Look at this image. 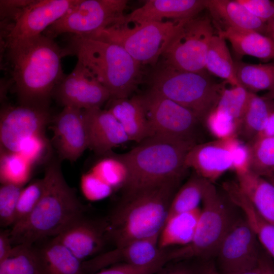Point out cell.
I'll return each mask as SVG.
<instances>
[{
	"label": "cell",
	"instance_id": "1",
	"mask_svg": "<svg viewBox=\"0 0 274 274\" xmlns=\"http://www.w3.org/2000/svg\"><path fill=\"white\" fill-rule=\"evenodd\" d=\"M63 56V49L43 34L8 50L19 105L49 108L54 90L65 75Z\"/></svg>",
	"mask_w": 274,
	"mask_h": 274
},
{
	"label": "cell",
	"instance_id": "2",
	"mask_svg": "<svg viewBox=\"0 0 274 274\" xmlns=\"http://www.w3.org/2000/svg\"><path fill=\"white\" fill-rule=\"evenodd\" d=\"M44 190L29 216L11 227L13 245H33L43 239L54 237L71 223L84 215L85 207L76 190L66 182L60 161L53 160L47 166Z\"/></svg>",
	"mask_w": 274,
	"mask_h": 274
},
{
	"label": "cell",
	"instance_id": "3",
	"mask_svg": "<svg viewBox=\"0 0 274 274\" xmlns=\"http://www.w3.org/2000/svg\"><path fill=\"white\" fill-rule=\"evenodd\" d=\"M182 180L169 181L123 197L106 220L107 240L117 247L159 235Z\"/></svg>",
	"mask_w": 274,
	"mask_h": 274
},
{
	"label": "cell",
	"instance_id": "4",
	"mask_svg": "<svg viewBox=\"0 0 274 274\" xmlns=\"http://www.w3.org/2000/svg\"><path fill=\"white\" fill-rule=\"evenodd\" d=\"M63 50L64 56H76L90 71L111 98L130 97L141 82L142 65L118 45L71 35Z\"/></svg>",
	"mask_w": 274,
	"mask_h": 274
},
{
	"label": "cell",
	"instance_id": "5",
	"mask_svg": "<svg viewBox=\"0 0 274 274\" xmlns=\"http://www.w3.org/2000/svg\"><path fill=\"white\" fill-rule=\"evenodd\" d=\"M186 146L156 136H150L123 154L129 176L123 187V197L166 182L183 180L187 169Z\"/></svg>",
	"mask_w": 274,
	"mask_h": 274
},
{
	"label": "cell",
	"instance_id": "6",
	"mask_svg": "<svg viewBox=\"0 0 274 274\" xmlns=\"http://www.w3.org/2000/svg\"><path fill=\"white\" fill-rule=\"evenodd\" d=\"M149 89L193 112L202 121L217 106L227 84L216 83L202 73L180 71L161 62L149 76Z\"/></svg>",
	"mask_w": 274,
	"mask_h": 274
},
{
	"label": "cell",
	"instance_id": "7",
	"mask_svg": "<svg viewBox=\"0 0 274 274\" xmlns=\"http://www.w3.org/2000/svg\"><path fill=\"white\" fill-rule=\"evenodd\" d=\"M195 233L185 246L168 252V261L195 259L204 262L216 257L228 230L237 218L231 207V201L218 192L211 183L204 195Z\"/></svg>",
	"mask_w": 274,
	"mask_h": 274
},
{
	"label": "cell",
	"instance_id": "8",
	"mask_svg": "<svg viewBox=\"0 0 274 274\" xmlns=\"http://www.w3.org/2000/svg\"><path fill=\"white\" fill-rule=\"evenodd\" d=\"M185 21L115 23L82 36L118 45L141 64L154 66Z\"/></svg>",
	"mask_w": 274,
	"mask_h": 274
},
{
	"label": "cell",
	"instance_id": "9",
	"mask_svg": "<svg viewBox=\"0 0 274 274\" xmlns=\"http://www.w3.org/2000/svg\"><path fill=\"white\" fill-rule=\"evenodd\" d=\"M141 96L152 136L191 148L199 144L198 130L202 124L193 112L151 89Z\"/></svg>",
	"mask_w": 274,
	"mask_h": 274
},
{
	"label": "cell",
	"instance_id": "10",
	"mask_svg": "<svg viewBox=\"0 0 274 274\" xmlns=\"http://www.w3.org/2000/svg\"><path fill=\"white\" fill-rule=\"evenodd\" d=\"M214 30L211 19L207 16L184 21L162 54L160 62L180 71L205 73Z\"/></svg>",
	"mask_w": 274,
	"mask_h": 274
},
{
	"label": "cell",
	"instance_id": "11",
	"mask_svg": "<svg viewBox=\"0 0 274 274\" xmlns=\"http://www.w3.org/2000/svg\"><path fill=\"white\" fill-rule=\"evenodd\" d=\"M127 3L126 0H79L43 34L53 39L65 33L90 35L118 23Z\"/></svg>",
	"mask_w": 274,
	"mask_h": 274
},
{
	"label": "cell",
	"instance_id": "12",
	"mask_svg": "<svg viewBox=\"0 0 274 274\" xmlns=\"http://www.w3.org/2000/svg\"><path fill=\"white\" fill-rule=\"evenodd\" d=\"M262 248L245 217H237L217 252L219 271L232 274L257 267Z\"/></svg>",
	"mask_w": 274,
	"mask_h": 274
},
{
	"label": "cell",
	"instance_id": "13",
	"mask_svg": "<svg viewBox=\"0 0 274 274\" xmlns=\"http://www.w3.org/2000/svg\"><path fill=\"white\" fill-rule=\"evenodd\" d=\"M78 1H32L18 15L7 37L2 43V48L8 50L43 34Z\"/></svg>",
	"mask_w": 274,
	"mask_h": 274
},
{
	"label": "cell",
	"instance_id": "14",
	"mask_svg": "<svg viewBox=\"0 0 274 274\" xmlns=\"http://www.w3.org/2000/svg\"><path fill=\"white\" fill-rule=\"evenodd\" d=\"M50 120L49 108L21 105L6 106L1 111V150L18 153L25 140L35 135L45 134Z\"/></svg>",
	"mask_w": 274,
	"mask_h": 274
},
{
	"label": "cell",
	"instance_id": "15",
	"mask_svg": "<svg viewBox=\"0 0 274 274\" xmlns=\"http://www.w3.org/2000/svg\"><path fill=\"white\" fill-rule=\"evenodd\" d=\"M52 97L61 105L84 110L100 108L111 98L107 88L81 62L55 88Z\"/></svg>",
	"mask_w": 274,
	"mask_h": 274
},
{
	"label": "cell",
	"instance_id": "16",
	"mask_svg": "<svg viewBox=\"0 0 274 274\" xmlns=\"http://www.w3.org/2000/svg\"><path fill=\"white\" fill-rule=\"evenodd\" d=\"M237 139H217L194 145L186 155V167L214 183L226 172L232 170L233 149Z\"/></svg>",
	"mask_w": 274,
	"mask_h": 274
},
{
	"label": "cell",
	"instance_id": "17",
	"mask_svg": "<svg viewBox=\"0 0 274 274\" xmlns=\"http://www.w3.org/2000/svg\"><path fill=\"white\" fill-rule=\"evenodd\" d=\"M52 120V143L59 159L76 161L88 148L83 110L65 107Z\"/></svg>",
	"mask_w": 274,
	"mask_h": 274
},
{
	"label": "cell",
	"instance_id": "18",
	"mask_svg": "<svg viewBox=\"0 0 274 274\" xmlns=\"http://www.w3.org/2000/svg\"><path fill=\"white\" fill-rule=\"evenodd\" d=\"M159 235L132 241L101 252L82 262L85 274H92L116 264L144 266L156 260L163 253L158 247Z\"/></svg>",
	"mask_w": 274,
	"mask_h": 274
},
{
	"label": "cell",
	"instance_id": "19",
	"mask_svg": "<svg viewBox=\"0 0 274 274\" xmlns=\"http://www.w3.org/2000/svg\"><path fill=\"white\" fill-rule=\"evenodd\" d=\"M88 148L102 156L129 141L122 126L108 110L95 108L83 110Z\"/></svg>",
	"mask_w": 274,
	"mask_h": 274
},
{
	"label": "cell",
	"instance_id": "20",
	"mask_svg": "<svg viewBox=\"0 0 274 274\" xmlns=\"http://www.w3.org/2000/svg\"><path fill=\"white\" fill-rule=\"evenodd\" d=\"M106 221L96 223L84 216L53 237L83 262L99 254L107 240Z\"/></svg>",
	"mask_w": 274,
	"mask_h": 274
},
{
	"label": "cell",
	"instance_id": "21",
	"mask_svg": "<svg viewBox=\"0 0 274 274\" xmlns=\"http://www.w3.org/2000/svg\"><path fill=\"white\" fill-rule=\"evenodd\" d=\"M205 9L206 0H147L141 7L124 15L117 23L160 22L164 18L187 20Z\"/></svg>",
	"mask_w": 274,
	"mask_h": 274
},
{
	"label": "cell",
	"instance_id": "22",
	"mask_svg": "<svg viewBox=\"0 0 274 274\" xmlns=\"http://www.w3.org/2000/svg\"><path fill=\"white\" fill-rule=\"evenodd\" d=\"M106 109L122 126L129 141L139 143L152 136L141 95L110 98Z\"/></svg>",
	"mask_w": 274,
	"mask_h": 274
},
{
	"label": "cell",
	"instance_id": "23",
	"mask_svg": "<svg viewBox=\"0 0 274 274\" xmlns=\"http://www.w3.org/2000/svg\"><path fill=\"white\" fill-rule=\"evenodd\" d=\"M206 6L213 19L224 26L219 30L232 28L267 36V24L252 15L237 0H206Z\"/></svg>",
	"mask_w": 274,
	"mask_h": 274
},
{
	"label": "cell",
	"instance_id": "24",
	"mask_svg": "<svg viewBox=\"0 0 274 274\" xmlns=\"http://www.w3.org/2000/svg\"><path fill=\"white\" fill-rule=\"evenodd\" d=\"M217 34L230 42L238 57L251 56L265 62L274 59V40L268 36L232 28L218 30Z\"/></svg>",
	"mask_w": 274,
	"mask_h": 274
},
{
	"label": "cell",
	"instance_id": "25",
	"mask_svg": "<svg viewBox=\"0 0 274 274\" xmlns=\"http://www.w3.org/2000/svg\"><path fill=\"white\" fill-rule=\"evenodd\" d=\"M236 176L239 187L256 212L274 225V185L250 170Z\"/></svg>",
	"mask_w": 274,
	"mask_h": 274
},
{
	"label": "cell",
	"instance_id": "26",
	"mask_svg": "<svg viewBox=\"0 0 274 274\" xmlns=\"http://www.w3.org/2000/svg\"><path fill=\"white\" fill-rule=\"evenodd\" d=\"M201 208L174 215L167 218L159 234L160 250L187 245L194 236Z\"/></svg>",
	"mask_w": 274,
	"mask_h": 274
},
{
	"label": "cell",
	"instance_id": "27",
	"mask_svg": "<svg viewBox=\"0 0 274 274\" xmlns=\"http://www.w3.org/2000/svg\"><path fill=\"white\" fill-rule=\"evenodd\" d=\"M37 251L44 274H85L83 262L54 238Z\"/></svg>",
	"mask_w": 274,
	"mask_h": 274
},
{
	"label": "cell",
	"instance_id": "28",
	"mask_svg": "<svg viewBox=\"0 0 274 274\" xmlns=\"http://www.w3.org/2000/svg\"><path fill=\"white\" fill-rule=\"evenodd\" d=\"M229 196L232 202L243 212L262 247L274 261V225L258 214L240 189H233Z\"/></svg>",
	"mask_w": 274,
	"mask_h": 274
},
{
	"label": "cell",
	"instance_id": "29",
	"mask_svg": "<svg viewBox=\"0 0 274 274\" xmlns=\"http://www.w3.org/2000/svg\"><path fill=\"white\" fill-rule=\"evenodd\" d=\"M274 112V100L250 93L238 134L248 142L252 141L263 128Z\"/></svg>",
	"mask_w": 274,
	"mask_h": 274
},
{
	"label": "cell",
	"instance_id": "30",
	"mask_svg": "<svg viewBox=\"0 0 274 274\" xmlns=\"http://www.w3.org/2000/svg\"><path fill=\"white\" fill-rule=\"evenodd\" d=\"M206 71L224 80L232 87L239 85L235 76L233 60L226 40L214 35L210 43L205 65Z\"/></svg>",
	"mask_w": 274,
	"mask_h": 274
},
{
	"label": "cell",
	"instance_id": "31",
	"mask_svg": "<svg viewBox=\"0 0 274 274\" xmlns=\"http://www.w3.org/2000/svg\"><path fill=\"white\" fill-rule=\"evenodd\" d=\"M234 72L239 85L250 92L274 89V64H253L234 61Z\"/></svg>",
	"mask_w": 274,
	"mask_h": 274
},
{
	"label": "cell",
	"instance_id": "32",
	"mask_svg": "<svg viewBox=\"0 0 274 274\" xmlns=\"http://www.w3.org/2000/svg\"><path fill=\"white\" fill-rule=\"evenodd\" d=\"M211 183L194 173L175 193L170 204L167 219L174 215L200 208L199 204Z\"/></svg>",
	"mask_w": 274,
	"mask_h": 274
},
{
	"label": "cell",
	"instance_id": "33",
	"mask_svg": "<svg viewBox=\"0 0 274 274\" xmlns=\"http://www.w3.org/2000/svg\"><path fill=\"white\" fill-rule=\"evenodd\" d=\"M0 274H44L33 245L19 244L4 261L0 262Z\"/></svg>",
	"mask_w": 274,
	"mask_h": 274
},
{
	"label": "cell",
	"instance_id": "34",
	"mask_svg": "<svg viewBox=\"0 0 274 274\" xmlns=\"http://www.w3.org/2000/svg\"><path fill=\"white\" fill-rule=\"evenodd\" d=\"M100 157L90 171L113 189L123 188L128 181L129 170L123 154L111 152Z\"/></svg>",
	"mask_w": 274,
	"mask_h": 274
},
{
	"label": "cell",
	"instance_id": "35",
	"mask_svg": "<svg viewBox=\"0 0 274 274\" xmlns=\"http://www.w3.org/2000/svg\"><path fill=\"white\" fill-rule=\"evenodd\" d=\"M249 170L265 178L274 175V136L255 139L248 143Z\"/></svg>",
	"mask_w": 274,
	"mask_h": 274
},
{
	"label": "cell",
	"instance_id": "36",
	"mask_svg": "<svg viewBox=\"0 0 274 274\" xmlns=\"http://www.w3.org/2000/svg\"><path fill=\"white\" fill-rule=\"evenodd\" d=\"M1 150V184L23 186L30 177L32 165L20 153Z\"/></svg>",
	"mask_w": 274,
	"mask_h": 274
},
{
	"label": "cell",
	"instance_id": "37",
	"mask_svg": "<svg viewBox=\"0 0 274 274\" xmlns=\"http://www.w3.org/2000/svg\"><path fill=\"white\" fill-rule=\"evenodd\" d=\"M250 93L241 85L230 88H226L222 92L216 108L232 117L238 123L240 128Z\"/></svg>",
	"mask_w": 274,
	"mask_h": 274
},
{
	"label": "cell",
	"instance_id": "38",
	"mask_svg": "<svg viewBox=\"0 0 274 274\" xmlns=\"http://www.w3.org/2000/svg\"><path fill=\"white\" fill-rule=\"evenodd\" d=\"M202 124L216 139L238 138V123L228 114L217 108L207 115Z\"/></svg>",
	"mask_w": 274,
	"mask_h": 274
},
{
	"label": "cell",
	"instance_id": "39",
	"mask_svg": "<svg viewBox=\"0 0 274 274\" xmlns=\"http://www.w3.org/2000/svg\"><path fill=\"white\" fill-rule=\"evenodd\" d=\"M44 185L43 178L35 180L23 187L18 199L13 226L23 221L31 213L43 194Z\"/></svg>",
	"mask_w": 274,
	"mask_h": 274
},
{
	"label": "cell",
	"instance_id": "40",
	"mask_svg": "<svg viewBox=\"0 0 274 274\" xmlns=\"http://www.w3.org/2000/svg\"><path fill=\"white\" fill-rule=\"evenodd\" d=\"M23 186L2 184L0 187V225L5 228L14 224L18 199Z\"/></svg>",
	"mask_w": 274,
	"mask_h": 274
},
{
	"label": "cell",
	"instance_id": "41",
	"mask_svg": "<svg viewBox=\"0 0 274 274\" xmlns=\"http://www.w3.org/2000/svg\"><path fill=\"white\" fill-rule=\"evenodd\" d=\"M167 262V255L163 253L156 260L146 265L116 264L92 274H154Z\"/></svg>",
	"mask_w": 274,
	"mask_h": 274
},
{
	"label": "cell",
	"instance_id": "42",
	"mask_svg": "<svg viewBox=\"0 0 274 274\" xmlns=\"http://www.w3.org/2000/svg\"><path fill=\"white\" fill-rule=\"evenodd\" d=\"M80 185L83 195L90 200H97L107 197L113 190L91 171L82 175Z\"/></svg>",
	"mask_w": 274,
	"mask_h": 274
},
{
	"label": "cell",
	"instance_id": "43",
	"mask_svg": "<svg viewBox=\"0 0 274 274\" xmlns=\"http://www.w3.org/2000/svg\"><path fill=\"white\" fill-rule=\"evenodd\" d=\"M49 143L45 134L35 135L23 142L18 153L33 165L41 161L47 154Z\"/></svg>",
	"mask_w": 274,
	"mask_h": 274
},
{
	"label": "cell",
	"instance_id": "44",
	"mask_svg": "<svg viewBox=\"0 0 274 274\" xmlns=\"http://www.w3.org/2000/svg\"><path fill=\"white\" fill-rule=\"evenodd\" d=\"M210 265L195 259L171 261L154 274H206Z\"/></svg>",
	"mask_w": 274,
	"mask_h": 274
},
{
	"label": "cell",
	"instance_id": "45",
	"mask_svg": "<svg viewBox=\"0 0 274 274\" xmlns=\"http://www.w3.org/2000/svg\"><path fill=\"white\" fill-rule=\"evenodd\" d=\"M252 15L268 23L274 18V2L269 0H237Z\"/></svg>",
	"mask_w": 274,
	"mask_h": 274
},
{
	"label": "cell",
	"instance_id": "46",
	"mask_svg": "<svg viewBox=\"0 0 274 274\" xmlns=\"http://www.w3.org/2000/svg\"><path fill=\"white\" fill-rule=\"evenodd\" d=\"M250 152L248 143L245 144L238 138L233 149L232 170L236 175L249 170Z\"/></svg>",
	"mask_w": 274,
	"mask_h": 274
},
{
	"label": "cell",
	"instance_id": "47",
	"mask_svg": "<svg viewBox=\"0 0 274 274\" xmlns=\"http://www.w3.org/2000/svg\"><path fill=\"white\" fill-rule=\"evenodd\" d=\"M13 248L10 230H1L0 231V262L8 257Z\"/></svg>",
	"mask_w": 274,
	"mask_h": 274
},
{
	"label": "cell",
	"instance_id": "48",
	"mask_svg": "<svg viewBox=\"0 0 274 274\" xmlns=\"http://www.w3.org/2000/svg\"><path fill=\"white\" fill-rule=\"evenodd\" d=\"M259 274H274V261L262 248L258 263Z\"/></svg>",
	"mask_w": 274,
	"mask_h": 274
},
{
	"label": "cell",
	"instance_id": "49",
	"mask_svg": "<svg viewBox=\"0 0 274 274\" xmlns=\"http://www.w3.org/2000/svg\"><path fill=\"white\" fill-rule=\"evenodd\" d=\"M273 136H274V112L268 118L262 130L254 139Z\"/></svg>",
	"mask_w": 274,
	"mask_h": 274
},
{
	"label": "cell",
	"instance_id": "50",
	"mask_svg": "<svg viewBox=\"0 0 274 274\" xmlns=\"http://www.w3.org/2000/svg\"><path fill=\"white\" fill-rule=\"evenodd\" d=\"M267 36L274 40V18L267 23Z\"/></svg>",
	"mask_w": 274,
	"mask_h": 274
},
{
	"label": "cell",
	"instance_id": "51",
	"mask_svg": "<svg viewBox=\"0 0 274 274\" xmlns=\"http://www.w3.org/2000/svg\"><path fill=\"white\" fill-rule=\"evenodd\" d=\"M232 274H259L258 267L252 269L240 271Z\"/></svg>",
	"mask_w": 274,
	"mask_h": 274
},
{
	"label": "cell",
	"instance_id": "52",
	"mask_svg": "<svg viewBox=\"0 0 274 274\" xmlns=\"http://www.w3.org/2000/svg\"><path fill=\"white\" fill-rule=\"evenodd\" d=\"M206 274H223V273L219 272L216 268H215V267L213 265L210 264Z\"/></svg>",
	"mask_w": 274,
	"mask_h": 274
},
{
	"label": "cell",
	"instance_id": "53",
	"mask_svg": "<svg viewBox=\"0 0 274 274\" xmlns=\"http://www.w3.org/2000/svg\"><path fill=\"white\" fill-rule=\"evenodd\" d=\"M263 96L267 98L274 100V89L268 91Z\"/></svg>",
	"mask_w": 274,
	"mask_h": 274
},
{
	"label": "cell",
	"instance_id": "54",
	"mask_svg": "<svg viewBox=\"0 0 274 274\" xmlns=\"http://www.w3.org/2000/svg\"><path fill=\"white\" fill-rule=\"evenodd\" d=\"M264 178H265L267 180L269 181L271 183H272L274 185V175L272 176L268 177H265Z\"/></svg>",
	"mask_w": 274,
	"mask_h": 274
}]
</instances>
